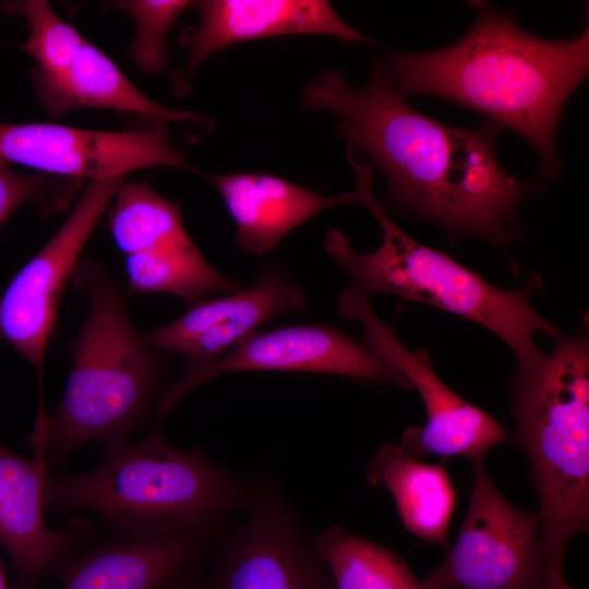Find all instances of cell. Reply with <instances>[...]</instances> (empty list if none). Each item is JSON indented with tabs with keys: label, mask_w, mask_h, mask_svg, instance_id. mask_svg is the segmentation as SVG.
I'll return each mask as SVG.
<instances>
[{
	"label": "cell",
	"mask_w": 589,
	"mask_h": 589,
	"mask_svg": "<svg viewBox=\"0 0 589 589\" xmlns=\"http://www.w3.org/2000/svg\"><path fill=\"white\" fill-rule=\"evenodd\" d=\"M300 105L338 118V134L385 176L384 201L394 209L442 225L452 240L477 235L504 251L520 233L519 204L536 187L501 166L494 123L465 129L423 115L377 64L359 88L338 71L320 73Z\"/></svg>",
	"instance_id": "6da1fadb"
},
{
	"label": "cell",
	"mask_w": 589,
	"mask_h": 589,
	"mask_svg": "<svg viewBox=\"0 0 589 589\" xmlns=\"http://www.w3.org/2000/svg\"><path fill=\"white\" fill-rule=\"evenodd\" d=\"M472 5L477 19L459 40L429 52H394L384 70L405 97L438 96L516 132L538 154L541 173L555 178L556 128L588 75L589 26L569 40H551L486 2Z\"/></svg>",
	"instance_id": "7a4b0ae2"
},
{
	"label": "cell",
	"mask_w": 589,
	"mask_h": 589,
	"mask_svg": "<svg viewBox=\"0 0 589 589\" xmlns=\"http://www.w3.org/2000/svg\"><path fill=\"white\" fill-rule=\"evenodd\" d=\"M510 383L516 443L540 501L543 589H572L563 572L569 542L589 528V346L560 337Z\"/></svg>",
	"instance_id": "3957f363"
},
{
	"label": "cell",
	"mask_w": 589,
	"mask_h": 589,
	"mask_svg": "<svg viewBox=\"0 0 589 589\" xmlns=\"http://www.w3.org/2000/svg\"><path fill=\"white\" fill-rule=\"evenodd\" d=\"M240 480L200 448L179 449L159 424L141 442L106 445L92 471L49 478L47 508L89 509L133 534H207L243 508Z\"/></svg>",
	"instance_id": "277c9868"
},
{
	"label": "cell",
	"mask_w": 589,
	"mask_h": 589,
	"mask_svg": "<svg viewBox=\"0 0 589 589\" xmlns=\"http://www.w3.org/2000/svg\"><path fill=\"white\" fill-rule=\"evenodd\" d=\"M347 158L356 176V202L371 212L383 237L376 250L361 254L340 231L326 233L324 250L350 276L352 287L364 293H394L476 322L510 348L517 370L534 365L543 354L534 335L543 333L554 340L562 336L529 301L530 293L541 285L540 276H532L526 288L504 290L446 252L414 240L389 218L376 199L373 165L359 163L349 144Z\"/></svg>",
	"instance_id": "5b68a950"
},
{
	"label": "cell",
	"mask_w": 589,
	"mask_h": 589,
	"mask_svg": "<svg viewBox=\"0 0 589 589\" xmlns=\"http://www.w3.org/2000/svg\"><path fill=\"white\" fill-rule=\"evenodd\" d=\"M89 302L72 346V366L62 400L33 442L46 458L63 457L81 443L125 441L147 422L164 364L132 325L120 285L99 263L77 261L72 275Z\"/></svg>",
	"instance_id": "8992f818"
},
{
	"label": "cell",
	"mask_w": 589,
	"mask_h": 589,
	"mask_svg": "<svg viewBox=\"0 0 589 589\" xmlns=\"http://www.w3.org/2000/svg\"><path fill=\"white\" fill-rule=\"evenodd\" d=\"M540 517L513 505L484 460L473 461L469 506L443 563L424 589H543Z\"/></svg>",
	"instance_id": "52a82bcc"
},
{
	"label": "cell",
	"mask_w": 589,
	"mask_h": 589,
	"mask_svg": "<svg viewBox=\"0 0 589 589\" xmlns=\"http://www.w3.org/2000/svg\"><path fill=\"white\" fill-rule=\"evenodd\" d=\"M338 309L350 320L361 323L366 346L395 366L417 388L423 401L426 420L422 426L405 430L402 447L416 458L437 455L442 458H484L494 446L516 443V438L497 420L470 404L436 374L424 349L411 351L373 311L366 293L349 287L338 298Z\"/></svg>",
	"instance_id": "ba28073f"
},
{
	"label": "cell",
	"mask_w": 589,
	"mask_h": 589,
	"mask_svg": "<svg viewBox=\"0 0 589 589\" xmlns=\"http://www.w3.org/2000/svg\"><path fill=\"white\" fill-rule=\"evenodd\" d=\"M236 371H290L336 374L362 382L411 389L408 378L368 346L328 325H294L255 330L228 353L203 364H189L161 392L156 405L159 424L194 387Z\"/></svg>",
	"instance_id": "9c48e42d"
},
{
	"label": "cell",
	"mask_w": 589,
	"mask_h": 589,
	"mask_svg": "<svg viewBox=\"0 0 589 589\" xmlns=\"http://www.w3.org/2000/svg\"><path fill=\"white\" fill-rule=\"evenodd\" d=\"M0 164L79 181L123 178L159 166L193 170L184 154L173 146L167 125L98 131L0 120Z\"/></svg>",
	"instance_id": "30bf717a"
},
{
	"label": "cell",
	"mask_w": 589,
	"mask_h": 589,
	"mask_svg": "<svg viewBox=\"0 0 589 589\" xmlns=\"http://www.w3.org/2000/svg\"><path fill=\"white\" fill-rule=\"evenodd\" d=\"M123 178L88 181L63 225L13 277L0 297V342L13 347L38 375L61 297L79 255Z\"/></svg>",
	"instance_id": "8fae6325"
},
{
	"label": "cell",
	"mask_w": 589,
	"mask_h": 589,
	"mask_svg": "<svg viewBox=\"0 0 589 589\" xmlns=\"http://www.w3.org/2000/svg\"><path fill=\"white\" fill-rule=\"evenodd\" d=\"M245 519L220 551L212 589H334L293 508L274 482L249 493Z\"/></svg>",
	"instance_id": "7c38bea8"
},
{
	"label": "cell",
	"mask_w": 589,
	"mask_h": 589,
	"mask_svg": "<svg viewBox=\"0 0 589 589\" xmlns=\"http://www.w3.org/2000/svg\"><path fill=\"white\" fill-rule=\"evenodd\" d=\"M200 22L184 29L180 43L188 49L182 68L171 75L178 95L203 61L231 44L285 35H326L347 43L374 45L347 24L325 0H204L193 1Z\"/></svg>",
	"instance_id": "4fadbf2b"
},
{
	"label": "cell",
	"mask_w": 589,
	"mask_h": 589,
	"mask_svg": "<svg viewBox=\"0 0 589 589\" xmlns=\"http://www.w3.org/2000/svg\"><path fill=\"white\" fill-rule=\"evenodd\" d=\"M302 287L283 268L265 267L253 286L197 300L175 321L143 335L151 348L183 356L189 364L213 361L273 316L301 311Z\"/></svg>",
	"instance_id": "5bb4252c"
},
{
	"label": "cell",
	"mask_w": 589,
	"mask_h": 589,
	"mask_svg": "<svg viewBox=\"0 0 589 589\" xmlns=\"http://www.w3.org/2000/svg\"><path fill=\"white\" fill-rule=\"evenodd\" d=\"M47 464L45 453L27 459L0 443V543L23 587L33 588L91 536L84 521L46 524Z\"/></svg>",
	"instance_id": "9a60e30c"
},
{
	"label": "cell",
	"mask_w": 589,
	"mask_h": 589,
	"mask_svg": "<svg viewBox=\"0 0 589 589\" xmlns=\"http://www.w3.org/2000/svg\"><path fill=\"white\" fill-rule=\"evenodd\" d=\"M107 211L116 247L144 277L173 283L207 266L183 226L180 204L160 195L147 181H122Z\"/></svg>",
	"instance_id": "2e32d148"
},
{
	"label": "cell",
	"mask_w": 589,
	"mask_h": 589,
	"mask_svg": "<svg viewBox=\"0 0 589 589\" xmlns=\"http://www.w3.org/2000/svg\"><path fill=\"white\" fill-rule=\"evenodd\" d=\"M204 177L237 225L236 244L255 255L275 251L289 231L318 213L356 202L353 191L327 196L266 172Z\"/></svg>",
	"instance_id": "e0dca14e"
},
{
	"label": "cell",
	"mask_w": 589,
	"mask_h": 589,
	"mask_svg": "<svg viewBox=\"0 0 589 589\" xmlns=\"http://www.w3.org/2000/svg\"><path fill=\"white\" fill-rule=\"evenodd\" d=\"M207 534H132L65 557L56 568L63 589H153L192 565Z\"/></svg>",
	"instance_id": "ac0fdd59"
},
{
	"label": "cell",
	"mask_w": 589,
	"mask_h": 589,
	"mask_svg": "<svg viewBox=\"0 0 589 589\" xmlns=\"http://www.w3.org/2000/svg\"><path fill=\"white\" fill-rule=\"evenodd\" d=\"M52 117L79 108L108 109L135 115L153 125L178 123L196 128L208 119L197 113L164 107L140 91L101 49L87 39L51 83L35 91Z\"/></svg>",
	"instance_id": "d6986e66"
},
{
	"label": "cell",
	"mask_w": 589,
	"mask_h": 589,
	"mask_svg": "<svg viewBox=\"0 0 589 589\" xmlns=\"http://www.w3.org/2000/svg\"><path fill=\"white\" fill-rule=\"evenodd\" d=\"M366 478L388 490L408 532L447 546L457 491L444 467L421 462L401 445L384 443L368 464Z\"/></svg>",
	"instance_id": "ffe728a7"
},
{
	"label": "cell",
	"mask_w": 589,
	"mask_h": 589,
	"mask_svg": "<svg viewBox=\"0 0 589 589\" xmlns=\"http://www.w3.org/2000/svg\"><path fill=\"white\" fill-rule=\"evenodd\" d=\"M312 545L334 589H424L401 556L342 526H328Z\"/></svg>",
	"instance_id": "44dd1931"
},
{
	"label": "cell",
	"mask_w": 589,
	"mask_h": 589,
	"mask_svg": "<svg viewBox=\"0 0 589 589\" xmlns=\"http://www.w3.org/2000/svg\"><path fill=\"white\" fill-rule=\"evenodd\" d=\"M4 10L27 22L28 37L19 47L34 59L32 80L34 89H40L61 74L85 38L62 20L48 1H12Z\"/></svg>",
	"instance_id": "7402d4cb"
},
{
	"label": "cell",
	"mask_w": 589,
	"mask_h": 589,
	"mask_svg": "<svg viewBox=\"0 0 589 589\" xmlns=\"http://www.w3.org/2000/svg\"><path fill=\"white\" fill-rule=\"evenodd\" d=\"M193 5L187 0H121L108 8L132 16L135 36L129 47L134 63L147 73H158L168 62L167 34L181 13Z\"/></svg>",
	"instance_id": "603a6c76"
},
{
	"label": "cell",
	"mask_w": 589,
	"mask_h": 589,
	"mask_svg": "<svg viewBox=\"0 0 589 589\" xmlns=\"http://www.w3.org/2000/svg\"><path fill=\"white\" fill-rule=\"evenodd\" d=\"M82 181L44 173L23 175L0 164V227L20 206L39 205L41 213L56 214L71 203Z\"/></svg>",
	"instance_id": "cb8c5ba5"
},
{
	"label": "cell",
	"mask_w": 589,
	"mask_h": 589,
	"mask_svg": "<svg viewBox=\"0 0 589 589\" xmlns=\"http://www.w3.org/2000/svg\"><path fill=\"white\" fill-rule=\"evenodd\" d=\"M192 565L170 575L153 589H202L197 577L190 568Z\"/></svg>",
	"instance_id": "d4e9b609"
},
{
	"label": "cell",
	"mask_w": 589,
	"mask_h": 589,
	"mask_svg": "<svg viewBox=\"0 0 589 589\" xmlns=\"http://www.w3.org/2000/svg\"><path fill=\"white\" fill-rule=\"evenodd\" d=\"M0 589H9L8 581L5 578L4 570L2 568V565L0 563Z\"/></svg>",
	"instance_id": "484cf974"
},
{
	"label": "cell",
	"mask_w": 589,
	"mask_h": 589,
	"mask_svg": "<svg viewBox=\"0 0 589 589\" xmlns=\"http://www.w3.org/2000/svg\"><path fill=\"white\" fill-rule=\"evenodd\" d=\"M21 589H33V588H29V587H22Z\"/></svg>",
	"instance_id": "4316f807"
}]
</instances>
